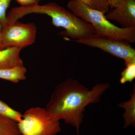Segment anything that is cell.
<instances>
[{
	"label": "cell",
	"instance_id": "cell-1",
	"mask_svg": "<svg viewBox=\"0 0 135 135\" xmlns=\"http://www.w3.org/2000/svg\"><path fill=\"white\" fill-rule=\"evenodd\" d=\"M110 86L108 83H99L89 90L78 81L68 79L56 87L46 109L51 119L63 120L75 127L79 135L86 107L97 103Z\"/></svg>",
	"mask_w": 135,
	"mask_h": 135
},
{
	"label": "cell",
	"instance_id": "cell-2",
	"mask_svg": "<svg viewBox=\"0 0 135 135\" xmlns=\"http://www.w3.org/2000/svg\"><path fill=\"white\" fill-rule=\"evenodd\" d=\"M32 13L49 16L53 26L63 28L65 30L63 33L74 40L86 38L95 32L92 25L55 2L12 8L8 13L7 18L9 22L13 23Z\"/></svg>",
	"mask_w": 135,
	"mask_h": 135
},
{
	"label": "cell",
	"instance_id": "cell-3",
	"mask_svg": "<svg viewBox=\"0 0 135 135\" xmlns=\"http://www.w3.org/2000/svg\"><path fill=\"white\" fill-rule=\"evenodd\" d=\"M68 9L77 17L94 27L95 33L129 43L135 42V27L123 28L107 19L104 13L90 7L80 0H70Z\"/></svg>",
	"mask_w": 135,
	"mask_h": 135
},
{
	"label": "cell",
	"instance_id": "cell-4",
	"mask_svg": "<svg viewBox=\"0 0 135 135\" xmlns=\"http://www.w3.org/2000/svg\"><path fill=\"white\" fill-rule=\"evenodd\" d=\"M17 123L22 135H56L61 131L59 121L51 119L46 108L40 107L26 111Z\"/></svg>",
	"mask_w": 135,
	"mask_h": 135
},
{
	"label": "cell",
	"instance_id": "cell-5",
	"mask_svg": "<svg viewBox=\"0 0 135 135\" xmlns=\"http://www.w3.org/2000/svg\"><path fill=\"white\" fill-rule=\"evenodd\" d=\"M77 43L100 49L125 61V66L135 61V49L129 42L94 33L86 38L74 40Z\"/></svg>",
	"mask_w": 135,
	"mask_h": 135
},
{
	"label": "cell",
	"instance_id": "cell-6",
	"mask_svg": "<svg viewBox=\"0 0 135 135\" xmlns=\"http://www.w3.org/2000/svg\"><path fill=\"white\" fill-rule=\"evenodd\" d=\"M37 27L33 23L18 21L6 25L2 29V42L4 48L16 47L23 49L35 42Z\"/></svg>",
	"mask_w": 135,
	"mask_h": 135
},
{
	"label": "cell",
	"instance_id": "cell-7",
	"mask_svg": "<svg viewBox=\"0 0 135 135\" xmlns=\"http://www.w3.org/2000/svg\"><path fill=\"white\" fill-rule=\"evenodd\" d=\"M105 17L115 21L123 28L135 27V0H125L122 4L109 9Z\"/></svg>",
	"mask_w": 135,
	"mask_h": 135
},
{
	"label": "cell",
	"instance_id": "cell-8",
	"mask_svg": "<svg viewBox=\"0 0 135 135\" xmlns=\"http://www.w3.org/2000/svg\"><path fill=\"white\" fill-rule=\"evenodd\" d=\"M22 49L16 47H8L0 50V69L24 66L20 56Z\"/></svg>",
	"mask_w": 135,
	"mask_h": 135
},
{
	"label": "cell",
	"instance_id": "cell-9",
	"mask_svg": "<svg viewBox=\"0 0 135 135\" xmlns=\"http://www.w3.org/2000/svg\"><path fill=\"white\" fill-rule=\"evenodd\" d=\"M130 99L129 101L121 103L118 105V107L125 110L123 115L124 121V129L130 126L135 127V85L133 92L130 94Z\"/></svg>",
	"mask_w": 135,
	"mask_h": 135
},
{
	"label": "cell",
	"instance_id": "cell-10",
	"mask_svg": "<svg viewBox=\"0 0 135 135\" xmlns=\"http://www.w3.org/2000/svg\"><path fill=\"white\" fill-rule=\"evenodd\" d=\"M26 68L23 66L0 69V79L17 83L26 79Z\"/></svg>",
	"mask_w": 135,
	"mask_h": 135
},
{
	"label": "cell",
	"instance_id": "cell-11",
	"mask_svg": "<svg viewBox=\"0 0 135 135\" xmlns=\"http://www.w3.org/2000/svg\"><path fill=\"white\" fill-rule=\"evenodd\" d=\"M0 135H22L18 123L0 114Z\"/></svg>",
	"mask_w": 135,
	"mask_h": 135
},
{
	"label": "cell",
	"instance_id": "cell-12",
	"mask_svg": "<svg viewBox=\"0 0 135 135\" xmlns=\"http://www.w3.org/2000/svg\"><path fill=\"white\" fill-rule=\"evenodd\" d=\"M0 114L11 119L17 123L22 121V114L12 109L1 100H0Z\"/></svg>",
	"mask_w": 135,
	"mask_h": 135
},
{
	"label": "cell",
	"instance_id": "cell-13",
	"mask_svg": "<svg viewBox=\"0 0 135 135\" xmlns=\"http://www.w3.org/2000/svg\"><path fill=\"white\" fill-rule=\"evenodd\" d=\"M126 67L120 74V82L122 84L127 82H132L135 79V61L128 64Z\"/></svg>",
	"mask_w": 135,
	"mask_h": 135
},
{
	"label": "cell",
	"instance_id": "cell-14",
	"mask_svg": "<svg viewBox=\"0 0 135 135\" xmlns=\"http://www.w3.org/2000/svg\"><path fill=\"white\" fill-rule=\"evenodd\" d=\"M11 0H0V24L2 28L6 25L7 10L9 7Z\"/></svg>",
	"mask_w": 135,
	"mask_h": 135
},
{
	"label": "cell",
	"instance_id": "cell-15",
	"mask_svg": "<svg viewBox=\"0 0 135 135\" xmlns=\"http://www.w3.org/2000/svg\"><path fill=\"white\" fill-rule=\"evenodd\" d=\"M91 8L105 14L110 9L107 0H90Z\"/></svg>",
	"mask_w": 135,
	"mask_h": 135
},
{
	"label": "cell",
	"instance_id": "cell-16",
	"mask_svg": "<svg viewBox=\"0 0 135 135\" xmlns=\"http://www.w3.org/2000/svg\"><path fill=\"white\" fill-rule=\"evenodd\" d=\"M21 6L38 4L40 0H15Z\"/></svg>",
	"mask_w": 135,
	"mask_h": 135
},
{
	"label": "cell",
	"instance_id": "cell-17",
	"mask_svg": "<svg viewBox=\"0 0 135 135\" xmlns=\"http://www.w3.org/2000/svg\"><path fill=\"white\" fill-rule=\"evenodd\" d=\"M125 0H107L111 9L116 7L123 3Z\"/></svg>",
	"mask_w": 135,
	"mask_h": 135
},
{
	"label": "cell",
	"instance_id": "cell-18",
	"mask_svg": "<svg viewBox=\"0 0 135 135\" xmlns=\"http://www.w3.org/2000/svg\"><path fill=\"white\" fill-rule=\"evenodd\" d=\"M2 26L0 24V50L5 48L3 46L2 42Z\"/></svg>",
	"mask_w": 135,
	"mask_h": 135
},
{
	"label": "cell",
	"instance_id": "cell-19",
	"mask_svg": "<svg viewBox=\"0 0 135 135\" xmlns=\"http://www.w3.org/2000/svg\"><path fill=\"white\" fill-rule=\"evenodd\" d=\"M80 1L86 3L87 5H88L89 7H91V3H90V0H80Z\"/></svg>",
	"mask_w": 135,
	"mask_h": 135
}]
</instances>
